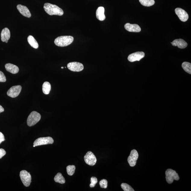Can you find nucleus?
<instances>
[{
    "label": "nucleus",
    "mask_w": 191,
    "mask_h": 191,
    "mask_svg": "<svg viewBox=\"0 0 191 191\" xmlns=\"http://www.w3.org/2000/svg\"><path fill=\"white\" fill-rule=\"evenodd\" d=\"M44 9L46 13L50 15H56L61 16H62L64 13L62 9L58 6L50 3L45 4Z\"/></svg>",
    "instance_id": "obj_1"
},
{
    "label": "nucleus",
    "mask_w": 191,
    "mask_h": 191,
    "mask_svg": "<svg viewBox=\"0 0 191 191\" xmlns=\"http://www.w3.org/2000/svg\"><path fill=\"white\" fill-rule=\"evenodd\" d=\"M74 38L71 36H62L57 38L54 43L56 45L64 47L70 45L74 41Z\"/></svg>",
    "instance_id": "obj_2"
},
{
    "label": "nucleus",
    "mask_w": 191,
    "mask_h": 191,
    "mask_svg": "<svg viewBox=\"0 0 191 191\" xmlns=\"http://www.w3.org/2000/svg\"><path fill=\"white\" fill-rule=\"evenodd\" d=\"M41 115L36 111H32L28 116L27 124L29 127H32L36 124L41 119Z\"/></svg>",
    "instance_id": "obj_3"
},
{
    "label": "nucleus",
    "mask_w": 191,
    "mask_h": 191,
    "mask_svg": "<svg viewBox=\"0 0 191 191\" xmlns=\"http://www.w3.org/2000/svg\"><path fill=\"white\" fill-rule=\"evenodd\" d=\"M166 178L168 183L171 184L174 180H178L180 179L179 176L175 171L171 169H168L165 172Z\"/></svg>",
    "instance_id": "obj_4"
},
{
    "label": "nucleus",
    "mask_w": 191,
    "mask_h": 191,
    "mask_svg": "<svg viewBox=\"0 0 191 191\" xmlns=\"http://www.w3.org/2000/svg\"><path fill=\"white\" fill-rule=\"evenodd\" d=\"M20 176L24 185L26 187L29 186L32 180L31 176L29 173L26 170H22L20 172Z\"/></svg>",
    "instance_id": "obj_5"
},
{
    "label": "nucleus",
    "mask_w": 191,
    "mask_h": 191,
    "mask_svg": "<svg viewBox=\"0 0 191 191\" xmlns=\"http://www.w3.org/2000/svg\"><path fill=\"white\" fill-rule=\"evenodd\" d=\"M54 141L52 138L50 137H40L36 139L34 142V145L36 146L52 144Z\"/></svg>",
    "instance_id": "obj_6"
},
{
    "label": "nucleus",
    "mask_w": 191,
    "mask_h": 191,
    "mask_svg": "<svg viewBox=\"0 0 191 191\" xmlns=\"http://www.w3.org/2000/svg\"><path fill=\"white\" fill-rule=\"evenodd\" d=\"M84 159L86 164L91 166L95 165L97 162L96 157L94 154L91 151L87 152L84 156Z\"/></svg>",
    "instance_id": "obj_7"
},
{
    "label": "nucleus",
    "mask_w": 191,
    "mask_h": 191,
    "mask_svg": "<svg viewBox=\"0 0 191 191\" xmlns=\"http://www.w3.org/2000/svg\"><path fill=\"white\" fill-rule=\"evenodd\" d=\"M139 158V154L136 150H131L130 154L127 158V161L130 166L134 167L136 164L137 160Z\"/></svg>",
    "instance_id": "obj_8"
},
{
    "label": "nucleus",
    "mask_w": 191,
    "mask_h": 191,
    "mask_svg": "<svg viewBox=\"0 0 191 191\" xmlns=\"http://www.w3.org/2000/svg\"><path fill=\"white\" fill-rule=\"evenodd\" d=\"M22 87L20 85L12 86L8 91L7 94L12 98H15L19 96L21 91Z\"/></svg>",
    "instance_id": "obj_9"
},
{
    "label": "nucleus",
    "mask_w": 191,
    "mask_h": 191,
    "mask_svg": "<svg viewBox=\"0 0 191 191\" xmlns=\"http://www.w3.org/2000/svg\"><path fill=\"white\" fill-rule=\"evenodd\" d=\"M67 67L69 70L73 72H79L84 69V66L79 62H72L68 64Z\"/></svg>",
    "instance_id": "obj_10"
},
{
    "label": "nucleus",
    "mask_w": 191,
    "mask_h": 191,
    "mask_svg": "<svg viewBox=\"0 0 191 191\" xmlns=\"http://www.w3.org/2000/svg\"><path fill=\"white\" fill-rule=\"evenodd\" d=\"M145 54L143 52H137L130 55L128 57L129 61L133 62L136 61H139L145 57Z\"/></svg>",
    "instance_id": "obj_11"
},
{
    "label": "nucleus",
    "mask_w": 191,
    "mask_h": 191,
    "mask_svg": "<svg viewBox=\"0 0 191 191\" xmlns=\"http://www.w3.org/2000/svg\"><path fill=\"white\" fill-rule=\"evenodd\" d=\"M175 11L180 19L182 22H186L189 18L188 14L187 12L180 8H177Z\"/></svg>",
    "instance_id": "obj_12"
},
{
    "label": "nucleus",
    "mask_w": 191,
    "mask_h": 191,
    "mask_svg": "<svg viewBox=\"0 0 191 191\" xmlns=\"http://www.w3.org/2000/svg\"><path fill=\"white\" fill-rule=\"evenodd\" d=\"M17 8L18 11L24 17L28 18L31 17V14L29 9L26 6L19 5H17Z\"/></svg>",
    "instance_id": "obj_13"
},
{
    "label": "nucleus",
    "mask_w": 191,
    "mask_h": 191,
    "mask_svg": "<svg viewBox=\"0 0 191 191\" xmlns=\"http://www.w3.org/2000/svg\"><path fill=\"white\" fill-rule=\"evenodd\" d=\"M125 29L130 32H139L141 31V28L137 24H131L127 23L124 26Z\"/></svg>",
    "instance_id": "obj_14"
},
{
    "label": "nucleus",
    "mask_w": 191,
    "mask_h": 191,
    "mask_svg": "<svg viewBox=\"0 0 191 191\" xmlns=\"http://www.w3.org/2000/svg\"><path fill=\"white\" fill-rule=\"evenodd\" d=\"M10 37H11V33L8 28H4L2 30L1 33L2 41L7 43Z\"/></svg>",
    "instance_id": "obj_15"
},
{
    "label": "nucleus",
    "mask_w": 191,
    "mask_h": 191,
    "mask_svg": "<svg viewBox=\"0 0 191 191\" xmlns=\"http://www.w3.org/2000/svg\"><path fill=\"white\" fill-rule=\"evenodd\" d=\"M171 44L173 46H177L178 48L182 49L186 48L188 46L187 42L184 40L181 39L174 40L172 42Z\"/></svg>",
    "instance_id": "obj_16"
},
{
    "label": "nucleus",
    "mask_w": 191,
    "mask_h": 191,
    "mask_svg": "<svg viewBox=\"0 0 191 191\" xmlns=\"http://www.w3.org/2000/svg\"><path fill=\"white\" fill-rule=\"evenodd\" d=\"M105 8L102 7H99L96 12V17L99 21H103L105 20Z\"/></svg>",
    "instance_id": "obj_17"
},
{
    "label": "nucleus",
    "mask_w": 191,
    "mask_h": 191,
    "mask_svg": "<svg viewBox=\"0 0 191 191\" xmlns=\"http://www.w3.org/2000/svg\"><path fill=\"white\" fill-rule=\"evenodd\" d=\"M6 70L12 74H17L19 72V68L18 67L11 64H6L5 65Z\"/></svg>",
    "instance_id": "obj_18"
},
{
    "label": "nucleus",
    "mask_w": 191,
    "mask_h": 191,
    "mask_svg": "<svg viewBox=\"0 0 191 191\" xmlns=\"http://www.w3.org/2000/svg\"><path fill=\"white\" fill-rule=\"evenodd\" d=\"M27 40L28 43L32 47L36 49H37L38 48L39 45L38 42H36L33 36H28Z\"/></svg>",
    "instance_id": "obj_19"
},
{
    "label": "nucleus",
    "mask_w": 191,
    "mask_h": 191,
    "mask_svg": "<svg viewBox=\"0 0 191 191\" xmlns=\"http://www.w3.org/2000/svg\"><path fill=\"white\" fill-rule=\"evenodd\" d=\"M51 89V86L49 82H46L44 83L42 86V91L44 94L48 95L49 94Z\"/></svg>",
    "instance_id": "obj_20"
},
{
    "label": "nucleus",
    "mask_w": 191,
    "mask_h": 191,
    "mask_svg": "<svg viewBox=\"0 0 191 191\" xmlns=\"http://www.w3.org/2000/svg\"><path fill=\"white\" fill-rule=\"evenodd\" d=\"M54 179L55 181L56 182L61 184H64L66 182L65 180L60 173H58L55 176Z\"/></svg>",
    "instance_id": "obj_21"
},
{
    "label": "nucleus",
    "mask_w": 191,
    "mask_h": 191,
    "mask_svg": "<svg viewBox=\"0 0 191 191\" xmlns=\"http://www.w3.org/2000/svg\"><path fill=\"white\" fill-rule=\"evenodd\" d=\"M139 1L142 5L145 7H149L155 4L154 0H139Z\"/></svg>",
    "instance_id": "obj_22"
},
{
    "label": "nucleus",
    "mask_w": 191,
    "mask_h": 191,
    "mask_svg": "<svg viewBox=\"0 0 191 191\" xmlns=\"http://www.w3.org/2000/svg\"><path fill=\"white\" fill-rule=\"evenodd\" d=\"M182 67L186 72L189 74H191V64L190 63L184 62L182 64Z\"/></svg>",
    "instance_id": "obj_23"
},
{
    "label": "nucleus",
    "mask_w": 191,
    "mask_h": 191,
    "mask_svg": "<svg viewBox=\"0 0 191 191\" xmlns=\"http://www.w3.org/2000/svg\"><path fill=\"white\" fill-rule=\"evenodd\" d=\"M67 171L70 176H72L76 170V167L74 165H68L67 167Z\"/></svg>",
    "instance_id": "obj_24"
},
{
    "label": "nucleus",
    "mask_w": 191,
    "mask_h": 191,
    "mask_svg": "<svg viewBox=\"0 0 191 191\" xmlns=\"http://www.w3.org/2000/svg\"><path fill=\"white\" fill-rule=\"evenodd\" d=\"M121 187L124 191H134L133 189L128 184L123 183L121 184Z\"/></svg>",
    "instance_id": "obj_25"
},
{
    "label": "nucleus",
    "mask_w": 191,
    "mask_h": 191,
    "mask_svg": "<svg viewBox=\"0 0 191 191\" xmlns=\"http://www.w3.org/2000/svg\"><path fill=\"white\" fill-rule=\"evenodd\" d=\"M97 182H98L97 179L95 177H92L91 178V184L90 185V187H94Z\"/></svg>",
    "instance_id": "obj_26"
},
{
    "label": "nucleus",
    "mask_w": 191,
    "mask_h": 191,
    "mask_svg": "<svg viewBox=\"0 0 191 191\" xmlns=\"http://www.w3.org/2000/svg\"><path fill=\"white\" fill-rule=\"evenodd\" d=\"M99 185L101 188L106 189L108 186V181L106 180L102 179L99 182Z\"/></svg>",
    "instance_id": "obj_27"
},
{
    "label": "nucleus",
    "mask_w": 191,
    "mask_h": 191,
    "mask_svg": "<svg viewBox=\"0 0 191 191\" xmlns=\"http://www.w3.org/2000/svg\"><path fill=\"white\" fill-rule=\"evenodd\" d=\"M6 81V77L3 72L0 71V82H5Z\"/></svg>",
    "instance_id": "obj_28"
},
{
    "label": "nucleus",
    "mask_w": 191,
    "mask_h": 191,
    "mask_svg": "<svg viewBox=\"0 0 191 191\" xmlns=\"http://www.w3.org/2000/svg\"><path fill=\"white\" fill-rule=\"evenodd\" d=\"M6 154L5 150L3 149H0V158H1Z\"/></svg>",
    "instance_id": "obj_29"
},
{
    "label": "nucleus",
    "mask_w": 191,
    "mask_h": 191,
    "mask_svg": "<svg viewBox=\"0 0 191 191\" xmlns=\"http://www.w3.org/2000/svg\"><path fill=\"white\" fill-rule=\"evenodd\" d=\"M5 136L1 132H0V144L2 142L5 141Z\"/></svg>",
    "instance_id": "obj_30"
},
{
    "label": "nucleus",
    "mask_w": 191,
    "mask_h": 191,
    "mask_svg": "<svg viewBox=\"0 0 191 191\" xmlns=\"http://www.w3.org/2000/svg\"><path fill=\"white\" fill-rule=\"evenodd\" d=\"M4 111H5V109H4L0 105V113L3 112Z\"/></svg>",
    "instance_id": "obj_31"
},
{
    "label": "nucleus",
    "mask_w": 191,
    "mask_h": 191,
    "mask_svg": "<svg viewBox=\"0 0 191 191\" xmlns=\"http://www.w3.org/2000/svg\"><path fill=\"white\" fill-rule=\"evenodd\" d=\"M61 68L62 69H63V68H64V67H61Z\"/></svg>",
    "instance_id": "obj_32"
},
{
    "label": "nucleus",
    "mask_w": 191,
    "mask_h": 191,
    "mask_svg": "<svg viewBox=\"0 0 191 191\" xmlns=\"http://www.w3.org/2000/svg\"><path fill=\"white\" fill-rule=\"evenodd\" d=\"M36 147L35 146L33 145V147Z\"/></svg>",
    "instance_id": "obj_33"
}]
</instances>
